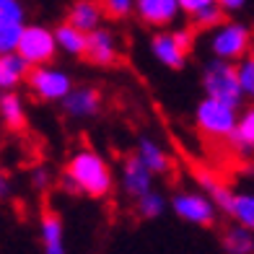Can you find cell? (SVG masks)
Wrapping results in <instances>:
<instances>
[{
    "instance_id": "obj_1",
    "label": "cell",
    "mask_w": 254,
    "mask_h": 254,
    "mask_svg": "<svg viewBox=\"0 0 254 254\" xmlns=\"http://www.w3.org/2000/svg\"><path fill=\"white\" fill-rule=\"evenodd\" d=\"M63 190L70 194H83L91 200L107 197L114 187V171L109 161L94 148H78L70 153L63 169Z\"/></svg>"
},
{
    "instance_id": "obj_2",
    "label": "cell",
    "mask_w": 254,
    "mask_h": 254,
    "mask_svg": "<svg viewBox=\"0 0 254 254\" xmlns=\"http://www.w3.org/2000/svg\"><path fill=\"white\" fill-rule=\"evenodd\" d=\"M252 47H254V31L244 21L223 18L218 26H213L207 31V52L215 60L239 63L241 57L249 55Z\"/></svg>"
},
{
    "instance_id": "obj_3",
    "label": "cell",
    "mask_w": 254,
    "mask_h": 254,
    "mask_svg": "<svg viewBox=\"0 0 254 254\" xmlns=\"http://www.w3.org/2000/svg\"><path fill=\"white\" fill-rule=\"evenodd\" d=\"M200 83L207 99L223 101L234 109H241V104H244V94H241L239 75H236V63H223L210 57L202 67Z\"/></svg>"
},
{
    "instance_id": "obj_4",
    "label": "cell",
    "mask_w": 254,
    "mask_h": 254,
    "mask_svg": "<svg viewBox=\"0 0 254 254\" xmlns=\"http://www.w3.org/2000/svg\"><path fill=\"white\" fill-rule=\"evenodd\" d=\"M236 117H239V109L228 107L223 101L207 99V96L197 101L194 114H192L197 132L207 137V140H228L236 127Z\"/></svg>"
},
{
    "instance_id": "obj_5",
    "label": "cell",
    "mask_w": 254,
    "mask_h": 254,
    "mask_svg": "<svg viewBox=\"0 0 254 254\" xmlns=\"http://www.w3.org/2000/svg\"><path fill=\"white\" fill-rule=\"evenodd\" d=\"M26 86L31 91L34 99H39L42 104H60L73 83V75L60 65H37V67H29V75H26Z\"/></svg>"
},
{
    "instance_id": "obj_6",
    "label": "cell",
    "mask_w": 254,
    "mask_h": 254,
    "mask_svg": "<svg viewBox=\"0 0 254 254\" xmlns=\"http://www.w3.org/2000/svg\"><path fill=\"white\" fill-rule=\"evenodd\" d=\"M169 210L174 213L179 221L197 226V228H210L218 218V207L215 202L207 197L200 190H179L171 194L169 200Z\"/></svg>"
},
{
    "instance_id": "obj_7",
    "label": "cell",
    "mask_w": 254,
    "mask_h": 254,
    "mask_svg": "<svg viewBox=\"0 0 254 254\" xmlns=\"http://www.w3.org/2000/svg\"><path fill=\"white\" fill-rule=\"evenodd\" d=\"M18 57L24 60L29 67L37 65H50L57 57V42H55V31L44 24H24L21 29V39H18Z\"/></svg>"
},
{
    "instance_id": "obj_8",
    "label": "cell",
    "mask_w": 254,
    "mask_h": 254,
    "mask_svg": "<svg viewBox=\"0 0 254 254\" xmlns=\"http://www.w3.org/2000/svg\"><path fill=\"white\" fill-rule=\"evenodd\" d=\"M101 104H104L101 101V91L96 86H73L70 94L60 101V107H63V114L67 120L88 122V120L99 117Z\"/></svg>"
},
{
    "instance_id": "obj_9",
    "label": "cell",
    "mask_w": 254,
    "mask_h": 254,
    "mask_svg": "<svg viewBox=\"0 0 254 254\" xmlns=\"http://www.w3.org/2000/svg\"><path fill=\"white\" fill-rule=\"evenodd\" d=\"M83 57L96 65V67H112L117 65L120 60V39L117 34L107 26H99L91 34H86V50H83Z\"/></svg>"
},
{
    "instance_id": "obj_10",
    "label": "cell",
    "mask_w": 254,
    "mask_h": 254,
    "mask_svg": "<svg viewBox=\"0 0 254 254\" xmlns=\"http://www.w3.org/2000/svg\"><path fill=\"white\" fill-rule=\"evenodd\" d=\"M135 16L151 29H171L179 21L182 10L177 0H135Z\"/></svg>"
},
{
    "instance_id": "obj_11",
    "label": "cell",
    "mask_w": 254,
    "mask_h": 254,
    "mask_svg": "<svg viewBox=\"0 0 254 254\" xmlns=\"http://www.w3.org/2000/svg\"><path fill=\"white\" fill-rule=\"evenodd\" d=\"M153 174L148 171L140 161H137L135 153L125 156L122 161V171H120V187L122 192L127 194V197H140V194H145L148 190H153Z\"/></svg>"
},
{
    "instance_id": "obj_12",
    "label": "cell",
    "mask_w": 254,
    "mask_h": 254,
    "mask_svg": "<svg viewBox=\"0 0 254 254\" xmlns=\"http://www.w3.org/2000/svg\"><path fill=\"white\" fill-rule=\"evenodd\" d=\"M39 244L42 254H67L65 221L57 210H44L39 215Z\"/></svg>"
},
{
    "instance_id": "obj_13",
    "label": "cell",
    "mask_w": 254,
    "mask_h": 254,
    "mask_svg": "<svg viewBox=\"0 0 254 254\" xmlns=\"http://www.w3.org/2000/svg\"><path fill=\"white\" fill-rule=\"evenodd\" d=\"M148 47H151L153 60L161 67H166V70H182V67L187 65V52L174 42L169 29H158L151 37V44H148Z\"/></svg>"
},
{
    "instance_id": "obj_14",
    "label": "cell",
    "mask_w": 254,
    "mask_h": 254,
    "mask_svg": "<svg viewBox=\"0 0 254 254\" xmlns=\"http://www.w3.org/2000/svg\"><path fill=\"white\" fill-rule=\"evenodd\" d=\"M135 156H137V161H140V164L151 171L153 177H161V174H169V171H171V156H169V151L151 135H140V137H137Z\"/></svg>"
},
{
    "instance_id": "obj_15",
    "label": "cell",
    "mask_w": 254,
    "mask_h": 254,
    "mask_svg": "<svg viewBox=\"0 0 254 254\" xmlns=\"http://www.w3.org/2000/svg\"><path fill=\"white\" fill-rule=\"evenodd\" d=\"M65 21L73 24L75 29H80L83 34H91L94 29L104 26V8L99 0H73L67 5Z\"/></svg>"
},
{
    "instance_id": "obj_16",
    "label": "cell",
    "mask_w": 254,
    "mask_h": 254,
    "mask_svg": "<svg viewBox=\"0 0 254 254\" xmlns=\"http://www.w3.org/2000/svg\"><path fill=\"white\" fill-rule=\"evenodd\" d=\"M221 213L231 218V223L254 231V190H231Z\"/></svg>"
},
{
    "instance_id": "obj_17",
    "label": "cell",
    "mask_w": 254,
    "mask_h": 254,
    "mask_svg": "<svg viewBox=\"0 0 254 254\" xmlns=\"http://www.w3.org/2000/svg\"><path fill=\"white\" fill-rule=\"evenodd\" d=\"M228 145L234 148L239 156H244V158L254 156V104L239 112L236 127H234V132H231V137H228Z\"/></svg>"
},
{
    "instance_id": "obj_18",
    "label": "cell",
    "mask_w": 254,
    "mask_h": 254,
    "mask_svg": "<svg viewBox=\"0 0 254 254\" xmlns=\"http://www.w3.org/2000/svg\"><path fill=\"white\" fill-rule=\"evenodd\" d=\"M26 101L24 96L18 94V91H5V94H0V122H3L8 130H24L26 125Z\"/></svg>"
},
{
    "instance_id": "obj_19",
    "label": "cell",
    "mask_w": 254,
    "mask_h": 254,
    "mask_svg": "<svg viewBox=\"0 0 254 254\" xmlns=\"http://www.w3.org/2000/svg\"><path fill=\"white\" fill-rule=\"evenodd\" d=\"M29 65L18 57V52L0 55V94L5 91H18L21 83H26Z\"/></svg>"
},
{
    "instance_id": "obj_20",
    "label": "cell",
    "mask_w": 254,
    "mask_h": 254,
    "mask_svg": "<svg viewBox=\"0 0 254 254\" xmlns=\"http://www.w3.org/2000/svg\"><path fill=\"white\" fill-rule=\"evenodd\" d=\"M55 42H57V52H65L70 57H83V50H86V34L75 29L73 24H57L55 29Z\"/></svg>"
},
{
    "instance_id": "obj_21",
    "label": "cell",
    "mask_w": 254,
    "mask_h": 254,
    "mask_svg": "<svg viewBox=\"0 0 254 254\" xmlns=\"http://www.w3.org/2000/svg\"><path fill=\"white\" fill-rule=\"evenodd\" d=\"M221 244H223L226 254H254V231L231 223L223 231Z\"/></svg>"
},
{
    "instance_id": "obj_22",
    "label": "cell",
    "mask_w": 254,
    "mask_h": 254,
    "mask_svg": "<svg viewBox=\"0 0 254 254\" xmlns=\"http://www.w3.org/2000/svg\"><path fill=\"white\" fill-rule=\"evenodd\" d=\"M166 207H169L166 194L158 192L156 187L148 190L145 194H140V197H135V213L143 221H156V218H161L166 213Z\"/></svg>"
},
{
    "instance_id": "obj_23",
    "label": "cell",
    "mask_w": 254,
    "mask_h": 254,
    "mask_svg": "<svg viewBox=\"0 0 254 254\" xmlns=\"http://www.w3.org/2000/svg\"><path fill=\"white\" fill-rule=\"evenodd\" d=\"M236 75H239V86L244 99H254V47L249 50L247 57H241L236 63Z\"/></svg>"
},
{
    "instance_id": "obj_24",
    "label": "cell",
    "mask_w": 254,
    "mask_h": 254,
    "mask_svg": "<svg viewBox=\"0 0 254 254\" xmlns=\"http://www.w3.org/2000/svg\"><path fill=\"white\" fill-rule=\"evenodd\" d=\"M190 18H192V29H202V31H210L213 26H218V24H221V21L226 18V13H223V10L218 8L215 3H213V5H207V8L197 10V13H192Z\"/></svg>"
},
{
    "instance_id": "obj_25",
    "label": "cell",
    "mask_w": 254,
    "mask_h": 254,
    "mask_svg": "<svg viewBox=\"0 0 254 254\" xmlns=\"http://www.w3.org/2000/svg\"><path fill=\"white\" fill-rule=\"evenodd\" d=\"M0 24H26L24 0H0Z\"/></svg>"
},
{
    "instance_id": "obj_26",
    "label": "cell",
    "mask_w": 254,
    "mask_h": 254,
    "mask_svg": "<svg viewBox=\"0 0 254 254\" xmlns=\"http://www.w3.org/2000/svg\"><path fill=\"white\" fill-rule=\"evenodd\" d=\"M24 24H0V55H10L18 50Z\"/></svg>"
},
{
    "instance_id": "obj_27",
    "label": "cell",
    "mask_w": 254,
    "mask_h": 254,
    "mask_svg": "<svg viewBox=\"0 0 254 254\" xmlns=\"http://www.w3.org/2000/svg\"><path fill=\"white\" fill-rule=\"evenodd\" d=\"M52 182H55V174H52V169L50 166H34L29 171V184H31V190L34 192H47L52 187Z\"/></svg>"
},
{
    "instance_id": "obj_28",
    "label": "cell",
    "mask_w": 254,
    "mask_h": 254,
    "mask_svg": "<svg viewBox=\"0 0 254 254\" xmlns=\"http://www.w3.org/2000/svg\"><path fill=\"white\" fill-rule=\"evenodd\" d=\"M104 8V16L109 18H127L135 13V0H99Z\"/></svg>"
},
{
    "instance_id": "obj_29",
    "label": "cell",
    "mask_w": 254,
    "mask_h": 254,
    "mask_svg": "<svg viewBox=\"0 0 254 254\" xmlns=\"http://www.w3.org/2000/svg\"><path fill=\"white\" fill-rule=\"evenodd\" d=\"M169 31H171V37H174V42L190 55L192 47H194V29L192 26H174V29H169Z\"/></svg>"
},
{
    "instance_id": "obj_30",
    "label": "cell",
    "mask_w": 254,
    "mask_h": 254,
    "mask_svg": "<svg viewBox=\"0 0 254 254\" xmlns=\"http://www.w3.org/2000/svg\"><path fill=\"white\" fill-rule=\"evenodd\" d=\"M177 3H179V10H182V13L192 16V13H197V10L207 8V5H213L215 0H177Z\"/></svg>"
},
{
    "instance_id": "obj_31",
    "label": "cell",
    "mask_w": 254,
    "mask_h": 254,
    "mask_svg": "<svg viewBox=\"0 0 254 254\" xmlns=\"http://www.w3.org/2000/svg\"><path fill=\"white\" fill-rule=\"evenodd\" d=\"M247 3H249V0H215V5L221 8L226 16H228V13H239V10H244Z\"/></svg>"
},
{
    "instance_id": "obj_32",
    "label": "cell",
    "mask_w": 254,
    "mask_h": 254,
    "mask_svg": "<svg viewBox=\"0 0 254 254\" xmlns=\"http://www.w3.org/2000/svg\"><path fill=\"white\" fill-rule=\"evenodd\" d=\"M10 192H13V187H10V179L0 171V202L3 200H8L10 197Z\"/></svg>"
}]
</instances>
